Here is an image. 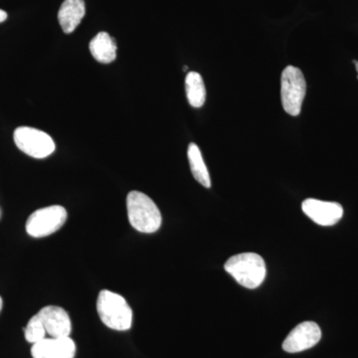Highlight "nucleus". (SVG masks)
I'll return each mask as SVG.
<instances>
[{
    "label": "nucleus",
    "instance_id": "f257e3e1",
    "mask_svg": "<svg viewBox=\"0 0 358 358\" xmlns=\"http://www.w3.org/2000/svg\"><path fill=\"white\" fill-rule=\"evenodd\" d=\"M127 210L131 227L145 234L157 232L162 226V217L154 200L145 193L131 192L127 197Z\"/></svg>",
    "mask_w": 358,
    "mask_h": 358
},
{
    "label": "nucleus",
    "instance_id": "f03ea898",
    "mask_svg": "<svg viewBox=\"0 0 358 358\" xmlns=\"http://www.w3.org/2000/svg\"><path fill=\"white\" fill-rule=\"evenodd\" d=\"M99 317L105 326L114 331H124L133 324V310L121 294L103 289L96 301Z\"/></svg>",
    "mask_w": 358,
    "mask_h": 358
},
{
    "label": "nucleus",
    "instance_id": "7ed1b4c3",
    "mask_svg": "<svg viewBox=\"0 0 358 358\" xmlns=\"http://www.w3.org/2000/svg\"><path fill=\"white\" fill-rule=\"evenodd\" d=\"M224 268L237 282L247 289L258 288L267 274L265 261L256 253H241L231 257Z\"/></svg>",
    "mask_w": 358,
    "mask_h": 358
},
{
    "label": "nucleus",
    "instance_id": "20e7f679",
    "mask_svg": "<svg viewBox=\"0 0 358 358\" xmlns=\"http://www.w3.org/2000/svg\"><path fill=\"white\" fill-rule=\"evenodd\" d=\"M307 92L303 72L294 66L285 68L281 77V100L287 114L298 117Z\"/></svg>",
    "mask_w": 358,
    "mask_h": 358
},
{
    "label": "nucleus",
    "instance_id": "39448f33",
    "mask_svg": "<svg viewBox=\"0 0 358 358\" xmlns=\"http://www.w3.org/2000/svg\"><path fill=\"white\" fill-rule=\"evenodd\" d=\"M13 138L21 152L34 159H45L55 152L53 138L40 129L20 127L14 131Z\"/></svg>",
    "mask_w": 358,
    "mask_h": 358
},
{
    "label": "nucleus",
    "instance_id": "423d86ee",
    "mask_svg": "<svg viewBox=\"0 0 358 358\" xmlns=\"http://www.w3.org/2000/svg\"><path fill=\"white\" fill-rule=\"evenodd\" d=\"M67 220V211L60 205H52L33 212L26 222L28 235L34 238L49 236L57 232Z\"/></svg>",
    "mask_w": 358,
    "mask_h": 358
},
{
    "label": "nucleus",
    "instance_id": "0eeeda50",
    "mask_svg": "<svg viewBox=\"0 0 358 358\" xmlns=\"http://www.w3.org/2000/svg\"><path fill=\"white\" fill-rule=\"evenodd\" d=\"M320 338V327L313 322H303L289 334L282 343V350L289 353L303 352L317 345Z\"/></svg>",
    "mask_w": 358,
    "mask_h": 358
},
{
    "label": "nucleus",
    "instance_id": "6e6552de",
    "mask_svg": "<svg viewBox=\"0 0 358 358\" xmlns=\"http://www.w3.org/2000/svg\"><path fill=\"white\" fill-rule=\"evenodd\" d=\"M301 209L313 222L322 226H333L343 216V206L336 202L308 199L301 204Z\"/></svg>",
    "mask_w": 358,
    "mask_h": 358
},
{
    "label": "nucleus",
    "instance_id": "1a4fd4ad",
    "mask_svg": "<svg viewBox=\"0 0 358 358\" xmlns=\"http://www.w3.org/2000/svg\"><path fill=\"white\" fill-rule=\"evenodd\" d=\"M43 322L46 333L51 338H67L72 331V322L69 315L64 310L56 306H48L37 313Z\"/></svg>",
    "mask_w": 358,
    "mask_h": 358
},
{
    "label": "nucleus",
    "instance_id": "9d476101",
    "mask_svg": "<svg viewBox=\"0 0 358 358\" xmlns=\"http://www.w3.org/2000/svg\"><path fill=\"white\" fill-rule=\"evenodd\" d=\"M76 345L67 338H44L34 343L31 348L33 358H74Z\"/></svg>",
    "mask_w": 358,
    "mask_h": 358
},
{
    "label": "nucleus",
    "instance_id": "9b49d317",
    "mask_svg": "<svg viewBox=\"0 0 358 358\" xmlns=\"http://www.w3.org/2000/svg\"><path fill=\"white\" fill-rule=\"evenodd\" d=\"M86 14L84 0H65L59 9L58 21L66 34L74 32Z\"/></svg>",
    "mask_w": 358,
    "mask_h": 358
},
{
    "label": "nucleus",
    "instance_id": "f8f14e48",
    "mask_svg": "<svg viewBox=\"0 0 358 358\" xmlns=\"http://www.w3.org/2000/svg\"><path fill=\"white\" fill-rule=\"evenodd\" d=\"M89 48L93 58L103 64L114 62L117 58V43L109 33H98L90 42Z\"/></svg>",
    "mask_w": 358,
    "mask_h": 358
},
{
    "label": "nucleus",
    "instance_id": "ddd939ff",
    "mask_svg": "<svg viewBox=\"0 0 358 358\" xmlns=\"http://www.w3.org/2000/svg\"><path fill=\"white\" fill-rule=\"evenodd\" d=\"M185 92L188 103L193 108H201L206 100V89L201 75L197 72L188 73L185 78Z\"/></svg>",
    "mask_w": 358,
    "mask_h": 358
},
{
    "label": "nucleus",
    "instance_id": "4468645a",
    "mask_svg": "<svg viewBox=\"0 0 358 358\" xmlns=\"http://www.w3.org/2000/svg\"><path fill=\"white\" fill-rule=\"evenodd\" d=\"M188 162H189L190 169L196 181L204 187H211V179L209 176L208 169L205 164L203 157L199 148L195 143H190L187 150Z\"/></svg>",
    "mask_w": 358,
    "mask_h": 358
},
{
    "label": "nucleus",
    "instance_id": "2eb2a0df",
    "mask_svg": "<svg viewBox=\"0 0 358 358\" xmlns=\"http://www.w3.org/2000/svg\"><path fill=\"white\" fill-rule=\"evenodd\" d=\"M24 334L26 341L32 345L46 338V329H45L43 322L38 315H35L28 322L27 326L24 329Z\"/></svg>",
    "mask_w": 358,
    "mask_h": 358
},
{
    "label": "nucleus",
    "instance_id": "dca6fc26",
    "mask_svg": "<svg viewBox=\"0 0 358 358\" xmlns=\"http://www.w3.org/2000/svg\"><path fill=\"white\" fill-rule=\"evenodd\" d=\"M7 20V13L6 11L2 10V9H0V23L3 22V21H6Z\"/></svg>",
    "mask_w": 358,
    "mask_h": 358
},
{
    "label": "nucleus",
    "instance_id": "f3484780",
    "mask_svg": "<svg viewBox=\"0 0 358 358\" xmlns=\"http://www.w3.org/2000/svg\"><path fill=\"white\" fill-rule=\"evenodd\" d=\"M353 63H355V69H357V74H358V61L353 60ZM357 79H358V76H357Z\"/></svg>",
    "mask_w": 358,
    "mask_h": 358
},
{
    "label": "nucleus",
    "instance_id": "a211bd4d",
    "mask_svg": "<svg viewBox=\"0 0 358 358\" xmlns=\"http://www.w3.org/2000/svg\"><path fill=\"white\" fill-rule=\"evenodd\" d=\"M2 305H3V303H2V299L1 296H0V312H1L2 310Z\"/></svg>",
    "mask_w": 358,
    "mask_h": 358
}]
</instances>
